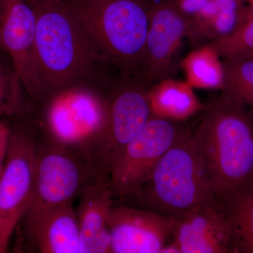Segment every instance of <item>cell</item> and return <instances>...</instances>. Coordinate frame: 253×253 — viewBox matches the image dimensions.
<instances>
[{"instance_id":"1","label":"cell","mask_w":253,"mask_h":253,"mask_svg":"<svg viewBox=\"0 0 253 253\" xmlns=\"http://www.w3.org/2000/svg\"><path fill=\"white\" fill-rule=\"evenodd\" d=\"M191 141L215 199L253 186V111L220 96L204 105Z\"/></svg>"},{"instance_id":"2","label":"cell","mask_w":253,"mask_h":253,"mask_svg":"<svg viewBox=\"0 0 253 253\" xmlns=\"http://www.w3.org/2000/svg\"><path fill=\"white\" fill-rule=\"evenodd\" d=\"M95 62L109 63L122 77L139 78L153 0H65Z\"/></svg>"},{"instance_id":"3","label":"cell","mask_w":253,"mask_h":253,"mask_svg":"<svg viewBox=\"0 0 253 253\" xmlns=\"http://www.w3.org/2000/svg\"><path fill=\"white\" fill-rule=\"evenodd\" d=\"M110 87L91 82L89 76L47 91L33 103L31 119L38 136L82 151L96 166L109 120Z\"/></svg>"},{"instance_id":"4","label":"cell","mask_w":253,"mask_h":253,"mask_svg":"<svg viewBox=\"0 0 253 253\" xmlns=\"http://www.w3.org/2000/svg\"><path fill=\"white\" fill-rule=\"evenodd\" d=\"M26 1L36 16L35 50L41 98L55 88L90 76L95 61L65 0Z\"/></svg>"},{"instance_id":"5","label":"cell","mask_w":253,"mask_h":253,"mask_svg":"<svg viewBox=\"0 0 253 253\" xmlns=\"http://www.w3.org/2000/svg\"><path fill=\"white\" fill-rule=\"evenodd\" d=\"M135 199L146 210L174 218L215 199L191 133L183 129Z\"/></svg>"},{"instance_id":"6","label":"cell","mask_w":253,"mask_h":253,"mask_svg":"<svg viewBox=\"0 0 253 253\" xmlns=\"http://www.w3.org/2000/svg\"><path fill=\"white\" fill-rule=\"evenodd\" d=\"M101 175L104 174L84 153L38 135L36 183L26 212L73 204Z\"/></svg>"},{"instance_id":"7","label":"cell","mask_w":253,"mask_h":253,"mask_svg":"<svg viewBox=\"0 0 253 253\" xmlns=\"http://www.w3.org/2000/svg\"><path fill=\"white\" fill-rule=\"evenodd\" d=\"M38 133L31 119L11 128L4 169L0 179V253L8 251L10 239L31 204L36 183Z\"/></svg>"},{"instance_id":"8","label":"cell","mask_w":253,"mask_h":253,"mask_svg":"<svg viewBox=\"0 0 253 253\" xmlns=\"http://www.w3.org/2000/svg\"><path fill=\"white\" fill-rule=\"evenodd\" d=\"M182 131L178 123L151 116L113 163L109 173L113 198L137 196L155 166Z\"/></svg>"},{"instance_id":"9","label":"cell","mask_w":253,"mask_h":253,"mask_svg":"<svg viewBox=\"0 0 253 253\" xmlns=\"http://www.w3.org/2000/svg\"><path fill=\"white\" fill-rule=\"evenodd\" d=\"M149 88L136 78L122 77L111 84L107 128L96 159L101 174L109 176L113 163L152 116Z\"/></svg>"},{"instance_id":"10","label":"cell","mask_w":253,"mask_h":253,"mask_svg":"<svg viewBox=\"0 0 253 253\" xmlns=\"http://www.w3.org/2000/svg\"><path fill=\"white\" fill-rule=\"evenodd\" d=\"M188 29L189 17L175 0H153L144 61L137 78L149 87L158 82L172 78L180 67L176 60Z\"/></svg>"},{"instance_id":"11","label":"cell","mask_w":253,"mask_h":253,"mask_svg":"<svg viewBox=\"0 0 253 253\" xmlns=\"http://www.w3.org/2000/svg\"><path fill=\"white\" fill-rule=\"evenodd\" d=\"M36 16L26 0H0V46L9 54L14 69L32 102L41 96L35 50Z\"/></svg>"},{"instance_id":"12","label":"cell","mask_w":253,"mask_h":253,"mask_svg":"<svg viewBox=\"0 0 253 253\" xmlns=\"http://www.w3.org/2000/svg\"><path fill=\"white\" fill-rule=\"evenodd\" d=\"M174 224L175 218L149 210L113 206L108 221L112 253H160Z\"/></svg>"},{"instance_id":"13","label":"cell","mask_w":253,"mask_h":253,"mask_svg":"<svg viewBox=\"0 0 253 253\" xmlns=\"http://www.w3.org/2000/svg\"><path fill=\"white\" fill-rule=\"evenodd\" d=\"M17 228L19 246L26 252L81 253L79 224L73 204L26 212Z\"/></svg>"},{"instance_id":"14","label":"cell","mask_w":253,"mask_h":253,"mask_svg":"<svg viewBox=\"0 0 253 253\" xmlns=\"http://www.w3.org/2000/svg\"><path fill=\"white\" fill-rule=\"evenodd\" d=\"M172 238L181 253H233L229 221L215 199L175 218Z\"/></svg>"},{"instance_id":"15","label":"cell","mask_w":253,"mask_h":253,"mask_svg":"<svg viewBox=\"0 0 253 253\" xmlns=\"http://www.w3.org/2000/svg\"><path fill=\"white\" fill-rule=\"evenodd\" d=\"M113 198L109 176L101 175L80 197L76 210L81 253H112L108 221Z\"/></svg>"},{"instance_id":"16","label":"cell","mask_w":253,"mask_h":253,"mask_svg":"<svg viewBox=\"0 0 253 253\" xmlns=\"http://www.w3.org/2000/svg\"><path fill=\"white\" fill-rule=\"evenodd\" d=\"M148 98L152 116L176 123L186 121L204 108L187 82L172 78L150 86Z\"/></svg>"},{"instance_id":"17","label":"cell","mask_w":253,"mask_h":253,"mask_svg":"<svg viewBox=\"0 0 253 253\" xmlns=\"http://www.w3.org/2000/svg\"><path fill=\"white\" fill-rule=\"evenodd\" d=\"M216 200L229 221L233 253H253V186Z\"/></svg>"},{"instance_id":"18","label":"cell","mask_w":253,"mask_h":253,"mask_svg":"<svg viewBox=\"0 0 253 253\" xmlns=\"http://www.w3.org/2000/svg\"><path fill=\"white\" fill-rule=\"evenodd\" d=\"M186 82L193 88L221 89L222 64L217 51L208 44L196 47L180 62Z\"/></svg>"},{"instance_id":"19","label":"cell","mask_w":253,"mask_h":253,"mask_svg":"<svg viewBox=\"0 0 253 253\" xmlns=\"http://www.w3.org/2000/svg\"><path fill=\"white\" fill-rule=\"evenodd\" d=\"M221 64V96L253 111V58H226Z\"/></svg>"},{"instance_id":"20","label":"cell","mask_w":253,"mask_h":253,"mask_svg":"<svg viewBox=\"0 0 253 253\" xmlns=\"http://www.w3.org/2000/svg\"><path fill=\"white\" fill-rule=\"evenodd\" d=\"M221 58H253V16L235 31L220 39L207 43Z\"/></svg>"},{"instance_id":"21","label":"cell","mask_w":253,"mask_h":253,"mask_svg":"<svg viewBox=\"0 0 253 253\" xmlns=\"http://www.w3.org/2000/svg\"><path fill=\"white\" fill-rule=\"evenodd\" d=\"M23 90L24 88L16 71L8 73L0 66V118L21 111Z\"/></svg>"},{"instance_id":"22","label":"cell","mask_w":253,"mask_h":253,"mask_svg":"<svg viewBox=\"0 0 253 253\" xmlns=\"http://www.w3.org/2000/svg\"><path fill=\"white\" fill-rule=\"evenodd\" d=\"M211 0H175L176 4L181 11L188 16H192L195 13L208 4Z\"/></svg>"},{"instance_id":"23","label":"cell","mask_w":253,"mask_h":253,"mask_svg":"<svg viewBox=\"0 0 253 253\" xmlns=\"http://www.w3.org/2000/svg\"><path fill=\"white\" fill-rule=\"evenodd\" d=\"M10 126L6 123L0 129V179L4 169Z\"/></svg>"},{"instance_id":"24","label":"cell","mask_w":253,"mask_h":253,"mask_svg":"<svg viewBox=\"0 0 253 253\" xmlns=\"http://www.w3.org/2000/svg\"><path fill=\"white\" fill-rule=\"evenodd\" d=\"M160 253H181V251L177 245L172 241L165 245Z\"/></svg>"},{"instance_id":"25","label":"cell","mask_w":253,"mask_h":253,"mask_svg":"<svg viewBox=\"0 0 253 253\" xmlns=\"http://www.w3.org/2000/svg\"><path fill=\"white\" fill-rule=\"evenodd\" d=\"M248 11H249V18L253 16V0H244Z\"/></svg>"},{"instance_id":"26","label":"cell","mask_w":253,"mask_h":253,"mask_svg":"<svg viewBox=\"0 0 253 253\" xmlns=\"http://www.w3.org/2000/svg\"><path fill=\"white\" fill-rule=\"evenodd\" d=\"M5 123H6L3 122V121H1V118H0V129H1V128L3 126H4Z\"/></svg>"}]
</instances>
